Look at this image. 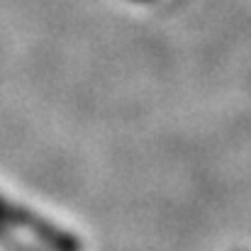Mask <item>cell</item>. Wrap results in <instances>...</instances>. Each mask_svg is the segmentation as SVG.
<instances>
[{"instance_id":"obj_1","label":"cell","mask_w":251,"mask_h":251,"mask_svg":"<svg viewBox=\"0 0 251 251\" xmlns=\"http://www.w3.org/2000/svg\"><path fill=\"white\" fill-rule=\"evenodd\" d=\"M0 222L22 227L27 232H32L34 237H39L44 242V247H49L51 251H81V242L76 237H71L69 232L54 227L51 222L32 215L29 210H22L20 205H12L7 200L0 198Z\"/></svg>"}]
</instances>
